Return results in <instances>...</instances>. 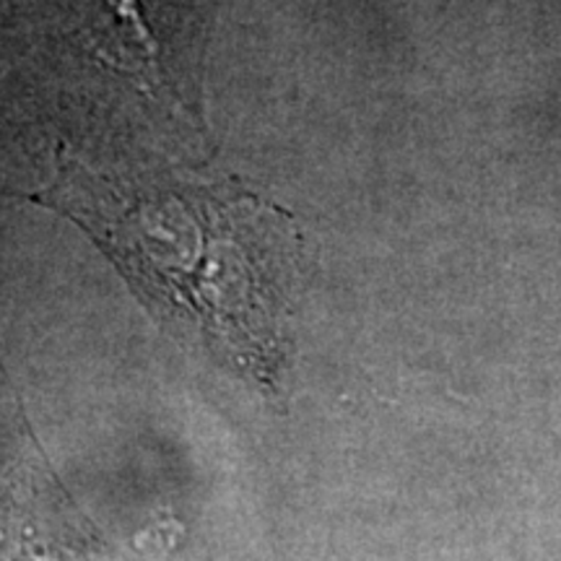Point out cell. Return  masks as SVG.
<instances>
[{"instance_id": "1", "label": "cell", "mask_w": 561, "mask_h": 561, "mask_svg": "<svg viewBox=\"0 0 561 561\" xmlns=\"http://www.w3.org/2000/svg\"><path fill=\"white\" fill-rule=\"evenodd\" d=\"M32 201L79 224L182 343L276 392L301 268L286 210L240 187L96 172L62 151Z\"/></svg>"}, {"instance_id": "2", "label": "cell", "mask_w": 561, "mask_h": 561, "mask_svg": "<svg viewBox=\"0 0 561 561\" xmlns=\"http://www.w3.org/2000/svg\"><path fill=\"white\" fill-rule=\"evenodd\" d=\"M216 0H62L73 37L91 62L117 76L153 104L198 117L201 39Z\"/></svg>"}]
</instances>
